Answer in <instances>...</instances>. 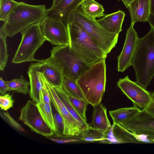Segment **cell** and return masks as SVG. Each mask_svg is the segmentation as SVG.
Masks as SVG:
<instances>
[{
	"mask_svg": "<svg viewBox=\"0 0 154 154\" xmlns=\"http://www.w3.org/2000/svg\"><path fill=\"white\" fill-rule=\"evenodd\" d=\"M40 73L53 87L62 88L64 78L61 70L52 63L40 60Z\"/></svg>",
	"mask_w": 154,
	"mask_h": 154,
	"instance_id": "obj_18",
	"label": "cell"
},
{
	"mask_svg": "<svg viewBox=\"0 0 154 154\" xmlns=\"http://www.w3.org/2000/svg\"><path fill=\"white\" fill-rule=\"evenodd\" d=\"M7 34L1 28L0 29V69L4 71L6 66L8 60L6 39Z\"/></svg>",
	"mask_w": 154,
	"mask_h": 154,
	"instance_id": "obj_28",
	"label": "cell"
},
{
	"mask_svg": "<svg viewBox=\"0 0 154 154\" xmlns=\"http://www.w3.org/2000/svg\"><path fill=\"white\" fill-rule=\"evenodd\" d=\"M136 82L146 88L154 76V33L139 38L131 61Z\"/></svg>",
	"mask_w": 154,
	"mask_h": 154,
	"instance_id": "obj_1",
	"label": "cell"
},
{
	"mask_svg": "<svg viewBox=\"0 0 154 154\" xmlns=\"http://www.w3.org/2000/svg\"><path fill=\"white\" fill-rule=\"evenodd\" d=\"M140 109L138 107L134 106L130 107L119 108L109 112L113 123L119 124L126 119L138 113Z\"/></svg>",
	"mask_w": 154,
	"mask_h": 154,
	"instance_id": "obj_23",
	"label": "cell"
},
{
	"mask_svg": "<svg viewBox=\"0 0 154 154\" xmlns=\"http://www.w3.org/2000/svg\"><path fill=\"white\" fill-rule=\"evenodd\" d=\"M22 38L12 60L20 63L26 62H39L34 57L35 53L46 41L41 31L39 22L29 26L21 32Z\"/></svg>",
	"mask_w": 154,
	"mask_h": 154,
	"instance_id": "obj_7",
	"label": "cell"
},
{
	"mask_svg": "<svg viewBox=\"0 0 154 154\" xmlns=\"http://www.w3.org/2000/svg\"><path fill=\"white\" fill-rule=\"evenodd\" d=\"M62 0H53L51 7L57 6Z\"/></svg>",
	"mask_w": 154,
	"mask_h": 154,
	"instance_id": "obj_39",
	"label": "cell"
},
{
	"mask_svg": "<svg viewBox=\"0 0 154 154\" xmlns=\"http://www.w3.org/2000/svg\"><path fill=\"white\" fill-rule=\"evenodd\" d=\"M135 134L143 142L154 143V117L144 109L119 124Z\"/></svg>",
	"mask_w": 154,
	"mask_h": 154,
	"instance_id": "obj_8",
	"label": "cell"
},
{
	"mask_svg": "<svg viewBox=\"0 0 154 154\" xmlns=\"http://www.w3.org/2000/svg\"><path fill=\"white\" fill-rule=\"evenodd\" d=\"M5 82L8 87V91H13L25 95L29 93L30 82L26 80L22 75L19 78Z\"/></svg>",
	"mask_w": 154,
	"mask_h": 154,
	"instance_id": "obj_25",
	"label": "cell"
},
{
	"mask_svg": "<svg viewBox=\"0 0 154 154\" xmlns=\"http://www.w3.org/2000/svg\"><path fill=\"white\" fill-rule=\"evenodd\" d=\"M41 64L40 62L31 63L27 72L29 79L30 97L36 103H43L42 95L43 85L39 75Z\"/></svg>",
	"mask_w": 154,
	"mask_h": 154,
	"instance_id": "obj_16",
	"label": "cell"
},
{
	"mask_svg": "<svg viewBox=\"0 0 154 154\" xmlns=\"http://www.w3.org/2000/svg\"><path fill=\"white\" fill-rule=\"evenodd\" d=\"M105 132L89 127L87 129L82 131L77 137L81 139V141H99L104 139Z\"/></svg>",
	"mask_w": 154,
	"mask_h": 154,
	"instance_id": "obj_26",
	"label": "cell"
},
{
	"mask_svg": "<svg viewBox=\"0 0 154 154\" xmlns=\"http://www.w3.org/2000/svg\"><path fill=\"white\" fill-rule=\"evenodd\" d=\"M53 107L52 109L55 127L54 133L58 137L67 138L64 134L65 126L63 119L53 106Z\"/></svg>",
	"mask_w": 154,
	"mask_h": 154,
	"instance_id": "obj_30",
	"label": "cell"
},
{
	"mask_svg": "<svg viewBox=\"0 0 154 154\" xmlns=\"http://www.w3.org/2000/svg\"><path fill=\"white\" fill-rule=\"evenodd\" d=\"M62 88L69 95L85 100L81 90L76 80L64 77Z\"/></svg>",
	"mask_w": 154,
	"mask_h": 154,
	"instance_id": "obj_24",
	"label": "cell"
},
{
	"mask_svg": "<svg viewBox=\"0 0 154 154\" xmlns=\"http://www.w3.org/2000/svg\"><path fill=\"white\" fill-rule=\"evenodd\" d=\"M5 115L9 122L16 129L21 131H24V129L10 116L8 112L5 113Z\"/></svg>",
	"mask_w": 154,
	"mask_h": 154,
	"instance_id": "obj_35",
	"label": "cell"
},
{
	"mask_svg": "<svg viewBox=\"0 0 154 154\" xmlns=\"http://www.w3.org/2000/svg\"><path fill=\"white\" fill-rule=\"evenodd\" d=\"M14 100L9 93L0 96V107L2 110L7 111L13 107Z\"/></svg>",
	"mask_w": 154,
	"mask_h": 154,
	"instance_id": "obj_32",
	"label": "cell"
},
{
	"mask_svg": "<svg viewBox=\"0 0 154 154\" xmlns=\"http://www.w3.org/2000/svg\"><path fill=\"white\" fill-rule=\"evenodd\" d=\"M39 75L48 90L52 104L63 119L65 126L64 134L66 137L78 136L81 132L79 125L60 99L53 87L42 73H40Z\"/></svg>",
	"mask_w": 154,
	"mask_h": 154,
	"instance_id": "obj_11",
	"label": "cell"
},
{
	"mask_svg": "<svg viewBox=\"0 0 154 154\" xmlns=\"http://www.w3.org/2000/svg\"><path fill=\"white\" fill-rule=\"evenodd\" d=\"M150 14L154 17V0H150Z\"/></svg>",
	"mask_w": 154,
	"mask_h": 154,
	"instance_id": "obj_38",
	"label": "cell"
},
{
	"mask_svg": "<svg viewBox=\"0 0 154 154\" xmlns=\"http://www.w3.org/2000/svg\"><path fill=\"white\" fill-rule=\"evenodd\" d=\"M148 22L150 24L151 30L154 33V17L150 14Z\"/></svg>",
	"mask_w": 154,
	"mask_h": 154,
	"instance_id": "obj_37",
	"label": "cell"
},
{
	"mask_svg": "<svg viewBox=\"0 0 154 154\" xmlns=\"http://www.w3.org/2000/svg\"><path fill=\"white\" fill-rule=\"evenodd\" d=\"M45 5H34L19 2L1 28L8 36L12 37L46 16Z\"/></svg>",
	"mask_w": 154,
	"mask_h": 154,
	"instance_id": "obj_4",
	"label": "cell"
},
{
	"mask_svg": "<svg viewBox=\"0 0 154 154\" xmlns=\"http://www.w3.org/2000/svg\"><path fill=\"white\" fill-rule=\"evenodd\" d=\"M53 88L60 99L79 125L81 131L88 128L89 124L81 117L75 109L69 100L68 94L62 88Z\"/></svg>",
	"mask_w": 154,
	"mask_h": 154,
	"instance_id": "obj_22",
	"label": "cell"
},
{
	"mask_svg": "<svg viewBox=\"0 0 154 154\" xmlns=\"http://www.w3.org/2000/svg\"><path fill=\"white\" fill-rule=\"evenodd\" d=\"M68 97L70 103L77 112L84 120L87 121L86 111L88 103L85 100L77 99L68 95Z\"/></svg>",
	"mask_w": 154,
	"mask_h": 154,
	"instance_id": "obj_31",
	"label": "cell"
},
{
	"mask_svg": "<svg viewBox=\"0 0 154 154\" xmlns=\"http://www.w3.org/2000/svg\"><path fill=\"white\" fill-rule=\"evenodd\" d=\"M36 104L43 118L54 131L55 127L51 103H46L39 102Z\"/></svg>",
	"mask_w": 154,
	"mask_h": 154,
	"instance_id": "obj_27",
	"label": "cell"
},
{
	"mask_svg": "<svg viewBox=\"0 0 154 154\" xmlns=\"http://www.w3.org/2000/svg\"><path fill=\"white\" fill-rule=\"evenodd\" d=\"M144 109L154 117V91L151 94L150 102L148 106Z\"/></svg>",
	"mask_w": 154,
	"mask_h": 154,
	"instance_id": "obj_34",
	"label": "cell"
},
{
	"mask_svg": "<svg viewBox=\"0 0 154 154\" xmlns=\"http://www.w3.org/2000/svg\"><path fill=\"white\" fill-rule=\"evenodd\" d=\"M105 60L90 66L76 80L85 100L93 107L101 103L106 82Z\"/></svg>",
	"mask_w": 154,
	"mask_h": 154,
	"instance_id": "obj_3",
	"label": "cell"
},
{
	"mask_svg": "<svg viewBox=\"0 0 154 154\" xmlns=\"http://www.w3.org/2000/svg\"><path fill=\"white\" fill-rule=\"evenodd\" d=\"M125 14L119 10L110 14L105 15L97 22L103 28L109 32L119 34L122 31V26Z\"/></svg>",
	"mask_w": 154,
	"mask_h": 154,
	"instance_id": "obj_19",
	"label": "cell"
},
{
	"mask_svg": "<svg viewBox=\"0 0 154 154\" xmlns=\"http://www.w3.org/2000/svg\"><path fill=\"white\" fill-rule=\"evenodd\" d=\"M93 107L92 120L89 127L105 132L111 125L107 116L106 109L101 103Z\"/></svg>",
	"mask_w": 154,
	"mask_h": 154,
	"instance_id": "obj_20",
	"label": "cell"
},
{
	"mask_svg": "<svg viewBox=\"0 0 154 154\" xmlns=\"http://www.w3.org/2000/svg\"><path fill=\"white\" fill-rule=\"evenodd\" d=\"M117 85L133 103L134 106L143 109L146 108L151 100V94L137 82L130 80L127 75L120 79Z\"/></svg>",
	"mask_w": 154,
	"mask_h": 154,
	"instance_id": "obj_12",
	"label": "cell"
},
{
	"mask_svg": "<svg viewBox=\"0 0 154 154\" xmlns=\"http://www.w3.org/2000/svg\"><path fill=\"white\" fill-rule=\"evenodd\" d=\"M134 0H126L124 4L127 8L129 5Z\"/></svg>",
	"mask_w": 154,
	"mask_h": 154,
	"instance_id": "obj_40",
	"label": "cell"
},
{
	"mask_svg": "<svg viewBox=\"0 0 154 154\" xmlns=\"http://www.w3.org/2000/svg\"><path fill=\"white\" fill-rule=\"evenodd\" d=\"M41 80L43 85L42 89V95L43 102L46 103H51V100L48 90L44 83Z\"/></svg>",
	"mask_w": 154,
	"mask_h": 154,
	"instance_id": "obj_33",
	"label": "cell"
},
{
	"mask_svg": "<svg viewBox=\"0 0 154 154\" xmlns=\"http://www.w3.org/2000/svg\"><path fill=\"white\" fill-rule=\"evenodd\" d=\"M8 91V85L5 81L3 80L2 78H0V92L2 95H4L7 94V91Z\"/></svg>",
	"mask_w": 154,
	"mask_h": 154,
	"instance_id": "obj_36",
	"label": "cell"
},
{
	"mask_svg": "<svg viewBox=\"0 0 154 154\" xmlns=\"http://www.w3.org/2000/svg\"><path fill=\"white\" fill-rule=\"evenodd\" d=\"M99 142L105 144L143 143L136 135L114 123L105 132L104 139Z\"/></svg>",
	"mask_w": 154,
	"mask_h": 154,
	"instance_id": "obj_14",
	"label": "cell"
},
{
	"mask_svg": "<svg viewBox=\"0 0 154 154\" xmlns=\"http://www.w3.org/2000/svg\"><path fill=\"white\" fill-rule=\"evenodd\" d=\"M84 0H62L56 6L47 9L46 16L59 18L67 26L71 14Z\"/></svg>",
	"mask_w": 154,
	"mask_h": 154,
	"instance_id": "obj_15",
	"label": "cell"
},
{
	"mask_svg": "<svg viewBox=\"0 0 154 154\" xmlns=\"http://www.w3.org/2000/svg\"><path fill=\"white\" fill-rule=\"evenodd\" d=\"M19 119L32 131L43 136L49 137L54 134L42 117L36 103L32 100H28L21 108Z\"/></svg>",
	"mask_w": 154,
	"mask_h": 154,
	"instance_id": "obj_10",
	"label": "cell"
},
{
	"mask_svg": "<svg viewBox=\"0 0 154 154\" xmlns=\"http://www.w3.org/2000/svg\"><path fill=\"white\" fill-rule=\"evenodd\" d=\"M67 27L70 48L84 62L90 66L106 59L107 54L98 46L79 23L69 21Z\"/></svg>",
	"mask_w": 154,
	"mask_h": 154,
	"instance_id": "obj_2",
	"label": "cell"
},
{
	"mask_svg": "<svg viewBox=\"0 0 154 154\" xmlns=\"http://www.w3.org/2000/svg\"><path fill=\"white\" fill-rule=\"evenodd\" d=\"M51 51V56L43 60L59 68L64 77L76 81L90 66L76 55L69 45L53 47Z\"/></svg>",
	"mask_w": 154,
	"mask_h": 154,
	"instance_id": "obj_5",
	"label": "cell"
},
{
	"mask_svg": "<svg viewBox=\"0 0 154 154\" xmlns=\"http://www.w3.org/2000/svg\"><path fill=\"white\" fill-rule=\"evenodd\" d=\"M69 21L79 23L98 46L107 54L117 43L119 34L108 32L100 25L96 20L90 19L76 10L69 16L67 23Z\"/></svg>",
	"mask_w": 154,
	"mask_h": 154,
	"instance_id": "obj_6",
	"label": "cell"
},
{
	"mask_svg": "<svg viewBox=\"0 0 154 154\" xmlns=\"http://www.w3.org/2000/svg\"><path fill=\"white\" fill-rule=\"evenodd\" d=\"M118 1H122L124 5L125 3L126 0H117Z\"/></svg>",
	"mask_w": 154,
	"mask_h": 154,
	"instance_id": "obj_41",
	"label": "cell"
},
{
	"mask_svg": "<svg viewBox=\"0 0 154 154\" xmlns=\"http://www.w3.org/2000/svg\"><path fill=\"white\" fill-rule=\"evenodd\" d=\"M150 0H134L128 6L131 23L148 22L150 15Z\"/></svg>",
	"mask_w": 154,
	"mask_h": 154,
	"instance_id": "obj_17",
	"label": "cell"
},
{
	"mask_svg": "<svg viewBox=\"0 0 154 154\" xmlns=\"http://www.w3.org/2000/svg\"><path fill=\"white\" fill-rule=\"evenodd\" d=\"M39 25L46 41L57 46H69L67 26L59 18L46 16L39 22Z\"/></svg>",
	"mask_w": 154,
	"mask_h": 154,
	"instance_id": "obj_9",
	"label": "cell"
},
{
	"mask_svg": "<svg viewBox=\"0 0 154 154\" xmlns=\"http://www.w3.org/2000/svg\"><path fill=\"white\" fill-rule=\"evenodd\" d=\"M134 25L131 23L127 29L122 50L117 58V70L119 72H123L131 66V60L139 38L134 28Z\"/></svg>",
	"mask_w": 154,
	"mask_h": 154,
	"instance_id": "obj_13",
	"label": "cell"
},
{
	"mask_svg": "<svg viewBox=\"0 0 154 154\" xmlns=\"http://www.w3.org/2000/svg\"><path fill=\"white\" fill-rule=\"evenodd\" d=\"M14 0H0V20L5 22L18 4Z\"/></svg>",
	"mask_w": 154,
	"mask_h": 154,
	"instance_id": "obj_29",
	"label": "cell"
},
{
	"mask_svg": "<svg viewBox=\"0 0 154 154\" xmlns=\"http://www.w3.org/2000/svg\"><path fill=\"white\" fill-rule=\"evenodd\" d=\"M76 10L86 17L94 20L105 15L103 6L94 0H84Z\"/></svg>",
	"mask_w": 154,
	"mask_h": 154,
	"instance_id": "obj_21",
	"label": "cell"
}]
</instances>
